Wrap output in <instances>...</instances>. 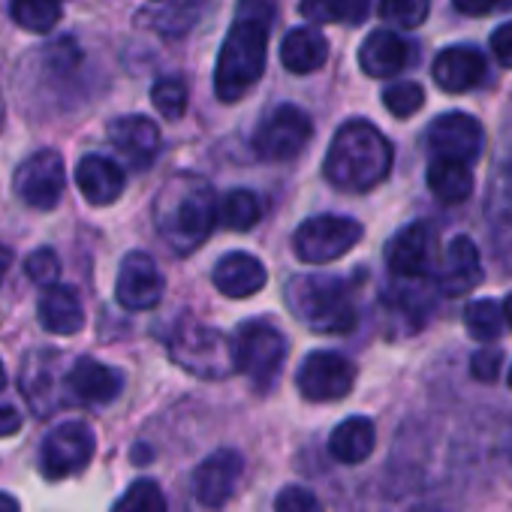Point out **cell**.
Instances as JSON below:
<instances>
[{
    "instance_id": "cb8c5ba5",
    "label": "cell",
    "mask_w": 512,
    "mask_h": 512,
    "mask_svg": "<svg viewBox=\"0 0 512 512\" xmlns=\"http://www.w3.org/2000/svg\"><path fill=\"white\" fill-rule=\"evenodd\" d=\"M329 58V40L317 28H293L281 43V61L290 73H314Z\"/></svg>"
},
{
    "instance_id": "8d00e7d4",
    "label": "cell",
    "mask_w": 512,
    "mask_h": 512,
    "mask_svg": "<svg viewBox=\"0 0 512 512\" xmlns=\"http://www.w3.org/2000/svg\"><path fill=\"white\" fill-rule=\"evenodd\" d=\"M500 365H503V353L497 350V347H482V350H476L473 353V359H470V374H473V380H479V383H494L497 380V374H500Z\"/></svg>"
},
{
    "instance_id": "f546056e",
    "label": "cell",
    "mask_w": 512,
    "mask_h": 512,
    "mask_svg": "<svg viewBox=\"0 0 512 512\" xmlns=\"http://www.w3.org/2000/svg\"><path fill=\"white\" fill-rule=\"evenodd\" d=\"M464 323H467V332H470L476 341H485V344H488V341L500 338L506 317H503V308H500L497 302L479 299V302H470V305H467Z\"/></svg>"
},
{
    "instance_id": "30bf717a",
    "label": "cell",
    "mask_w": 512,
    "mask_h": 512,
    "mask_svg": "<svg viewBox=\"0 0 512 512\" xmlns=\"http://www.w3.org/2000/svg\"><path fill=\"white\" fill-rule=\"evenodd\" d=\"M94 449H97V440L85 422L58 425L55 431H49L43 452H40L46 479H67V476L85 470L88 461L94 458Z\"/></svg>"
},
{
    "instance_id": "277c9868",
    "label": "cell",
    "mask_w": 512,
    "mask_h": 512,
    "mask_svg": "<svg viewBox=\"0 0 512 512\" xmlns=\"http://www.w3.org/2000/svg\"><path fill=\"white\" fill-rule=\"evenodd\" d=\"M293 314L320 335H344L356 326V308L347 287L329 275H299L287 287Z\"/></svg>"
},
{
    "instance_id": "7c38bea8",
    "label": "cell",
    "mask_w": 512,
    "mask_h": 512,
    "mask_svg": "<svg viewBox=\"0 0 512 512\" xmlns=\"http://www.w3.org/2000/svg\"><path fill=\"white\" fill-rule=\"evenodd\" d=\"M296 383H299V392L308 398V401H338L344 395H350L353 383H356V368L338 356V353H311L299 374H296Z\"/></svg>"
},
{
    "instance_id": "1f68e13d",
    "label": "cell",
    "mask_w": 512,
    "mask_h": 512,
    "mask_svg": "<svg viewBox=\"0 0 512 512\" xmlns=\"http://www.w3.org/2000/svg\"><path fill=\"white\" fill-rule=\"evenodd\" d=\"M151 103L163 118L178 121L187 109V85L181 79H160L151 88Z\"/></svg>"
},
{
    "instance_id": "3957f363",
    "label": "cell",
    "mask_w": 512,
    "mask_h": 512,
    "mask_svg": "<svg viewBox=\"0 0 512 512\" xmlns=\"http://www.w3.org/2000/svg\"><path fill=\"white\" fill-rule=\"evenodd\" d=\"M389 169H392V145L368 121H347L335 133L323 163L326 178L347 193L374 190L389 178Z\"/></svg>"
},
{
    "instance_id": "4316f807",
    "label": "cell",
    "mask_w": 512,
    "mask_h": 512,
    "mask_svg": "<svg viewBox=\"0 0 512 512\" xmlns=\"http://www.w3.org/2000/svg\"><path fill=\"white\" fill-rule=\"evenodd\" d=\"M220 223L232 232H247L260 223L263 217V205L250 190H229L220 199V211H217Z\"/></svg>"
},
{
    "instance_id": "ffe728a7",
    "label": "cell",
    "mask_w": 512,
    "mask_h": 512,
    "mask_svg": "<svg viewBox=\"0 0 512 512\" xmlns=\"http://www.w3.org/2000/svg\"><path fill=\"white\" fill-rule=\"evenodd\" d=\"M67 389L82 404H109L121 395L124 377L97 359H79L67 374Z\"/></svg>"
},
{
    "instance_id": "7402d4cb",
    "label": "cell",
    "mask_w": 512,
    "mask_h": 512,
    "mask_svg": "<svg viewBox=\"0 0 512 512\" xmlns=\"http://www.w3.org/2000/svg\"><path fill=\"white\" fill-rule=\"evenodd\" d=\"M407 64V43L392 31H371L359 49V67L371 79H389Z\"/></svg>"
},
{
    "instance_id": "ba28073f",
    "label": "cell",
    "mask_w": 512,
    "mask_h": 512,
    "mask_svg": "<svg viewBox=\"0 0 512 512\" xmlns=\"http://www.w3.org/2000/svg\"><path fill=\"white\" fill-rule=\"evenodd\" d=\"M64 187H67V166L64 157L52 148L22 160V166L13 175L16 196L37 211H52L61 202Z\"/></svg>"
},
{
    "instance_id": "9a60e30c",
    "label": "cell",
    "mask_w": 512,
    "mask_h": 512,
    "mask_svg": "<svg viewBox=\"0 0 512 512\" xmlns=\"http://www.w3.org/2000/svg\"><path fill=\"white\" fill-rule=\"evenodd\" d=\"M244 473V458L235 449H220L208 455L196 473H193V494L202 506L220 509L229 503V497L238 488V479Z\"/></svg>"
},
{
    "instance_id": "5bb4252c",
    "label": "cell",
    "mask_w": 512,
    "mask_h": 512,
    "mask_svg": "<svg viewBox=\"0 0 512 512\" xmlns=\"http://www.w3.org/2000/svg\"><path fill=\"white\" fill-rule=\"evenodd\" d=\"M437 250V232L431 223H410L395 232V238L386 244V263L398 278H422L425 269L434 260Z\"/></svg>"
},
{
    "instance_id": "7dc6e473",
    "label": "cell",
    "mask_w": 512,
    "mask_h": 512,
    "mask_svg": "<svg viewBox=\"0 0 512 512\" xmlns=\"http://www.w3.org/2000/svg\"><path fill=\"white\" fill-rule=\"evenodd\" d=\"M425 512H437V509H425Z\"/></svg>"
},
{
    "instance_id": "f35d334b",
    "label": "cell",
    "mask_w": 512,
    "mask_h": 512,
    "mask_svg": "<svg viewBox=\"0 0 512 512\" xmlns=\"http://www.w3.org/2000/svg\"><path fill=\"white\" fill-rule=\"evenodd\" d=\"M452 4H455V10L464 13V16H485V13H491L494 7L506 4V0H452Z\"/></svg>"
},
{
    "instance_id": "7bdbcfd3",
    "label": "cell",
    "mask_w": 512,
    "mask_h": 512,
    "mask_svg": "<svg viewBox=\"0 0 512 512\" xmlns=\"http://www.w3.org/2000/svg\"><path fill=\"white\" fill-rule=\"evenodd\" d=\"M503 317H506V323L512 326V293H509L506 302H503Z\"/></svg>"
},
{
    "instance_id": "f1b7e54d",
    "label": "cell",
    "mask_w": 512,
    "mask_h": 512,
    "mask_svg": "<svg viewBox=\"0 0 512 512\" xmlns=\"http://www.w3.org/2000/svg\"><path fill=\"white\" fill-rule=\"evenodd\" d=\"M299 13L317 25H335L341 19L359 25L368 13V0H302Z\"/></svg>"
},
{
    "instance_id": "d6986e66",
    "label": "cell",
    "mask_w": 512,
    "mask_h": 512,
    "mask_svg": "<svg viewBox=\"0 0 512 512\" xmlns=\"http://www.w3.org/2000/svg\"><path fill=\"white\" fill-rule=\"evenodd\" d=\"M431 76L446 94H464L485 79V58L470 46H449L434 58Z\"/></svg>"
},
{
    "instance_id": "83f0119b",
    "label": "cell",
    "mask_w": 512,
    "mask_h": 512,
    "mask_svg": "<svg viewBox=\"0 0 512 512\" xmlns=\"http://www.w3.org/2000/svg\"><path fill=\"white\" fill-rule=\"evenodd\" d=\"M10 16L28 34H49L61 22V0H13Z\"/></svg>"
},
{
    "instance_id": "5b68a950",
    "label": "cell",
    "mask_w": 512,
    "mask_h": 512,
    "mask_svg": "<svg viewBox=\"0 0 512 512\" xmlns=\"http://www.w3.org/2000/svg\"><path fill=\"white\" fill-rule=\"evenodd\" d=\"M169 356L187 374H196L202 380H223L232 371H238L235 344L226 335H220L217 329H208L199 323H181L172 332Z\"/></svg>"
},
{
    "instance_id": "484cf974",
    "label": "cell",
    "mask_w": 512,
    "mask_h": 512,
    "mask_svg": "<svg viewBox=\"0 0 512 512\" xmlns=\"http://www.w3.org/2000/svg\"><path fill=\"white\" fill-rule=\"evenodd\" d=\"M428 190L446 202V205H458L464 202L470 193H473V172L470 166L464 163H455V160H434L428 166Z\"/></svg>"
},
{
    "instance_id": "6da1fadb",
    "label": "cell",
    "mask_w": 512,
    "mask_h": 512,
    "mask_svg": "<svg viewBox=\"0 0 512 512\" xmlns=\"http://www.w3.org/2000/svg\"><path fill=\"white\" fill-rule=\"evenodd\" d=\"M275 13H278V0H238V19L232 22L223 40L214 70L217 100L235 103L263 79Z\"/></svg>"
},
{
    "instance_id": "603a6c76",
    "label": "cell",
    "mask_w": 512,
    "mask_h": 512,
    "mask_svg": "<svg viewBox=\"0 0 512 512\" xmlns=\"http://www.w3.org/2000/svg\"><path fill=\"white\" fill-rule=\"evenodd\" d=\"M40 323L46 332L52 335H76L82 332L85 326V311H82V302L79 296L70 290V287H49L40 299Z\"/></svg>"
},
{
    "instance_id": "ab89813d",
    "label": "cell",
    "mask_w": 512,
    "mask_h": 512,
    "mask_svg": "<svg viewBox=\"0 0 512 512\" xmlns=\"http://www.w3.org/2000/svg\"><path fill=\"white\" fill-rule=\"evenodd\" d=\"M22 428V416L13 407H0V437H10Z\"/></svg>"
},
{
    "instance_id": "bcb514c9",
    "label": "cell",
    "mask_w": 512,
    "mask_h": 512,
    "mask_svg": "<svg viewBox=\"0 0 512 512\" xmlns=\"http://www.w3.org/2000/svg\"><path fill=\"white\" fill-rule=\"evenodd\" d=\"M506 380H509V386H512V368H509V377H506Z\"/></svg>"
},
{
    "instance_id": "e0dca14e",
    "label": "cell",
    "mask_w": 512,
    "mask_h": 512,
    "mask_svg": "<svg viewBox=\"0 0 512 512\" xmlns=\"http://www.w3.org/2000/svg\"><path fill=\"white\" fill-rule=\"evenodd\" d=\"M211 281L229 299H250L266 287L269 272L260 260H256V256L235 250V253H226L223 260L214 266Z\"/></svg>"
},
{
    "instance_id": "9c48e42d",
    "label": "cell",
    "mask_w": 512,
    "mask_h": 512,
    "mask_svg": "<svg viewBox=\"0 0 512 512\" xmlns=\"http://www.w3.org/2000/svg\"><path fill=\"white\" fill-rule=\"evenodd\" d=\"M314 136L311 118L299 106H278L253 136V151L263 160L284 163L305 151V145Z\"/></svg>"
},
{
    "instance_id": "ee69618b",
    "label": "cell",
    "mask_w": 512,
    "mask_h": 512,
    "mask_svg": "<svg viewBox=\"0 0 512 512\" xmlns=\"http://www.w3.org/2000/svg\"><path fill=\"white\" fill-rule=\"evenodd\" d=\"M4 118H7V103H4V94H0V130H4Z\"/></svg>"
},
{
    "instance_id": "52a82bcc",
    "label": "cell",
    "mask_w": 512,
    "mask_h": 512,
    "mask_svg": "<svg viewBox=\"0 0 512 512\" xmlns=\"http://www.w3.org/2000/svg\"><path fill=\"white\" fill-rule=\"evenodd\" d=\"M362 238V223L353 217L320 214L305 220L293 235V250L308 266H326L350 253Z\"/></svg>"
},
{
    "instance_id": "e575fe53",
    "label": "cell",
    "mask_w": 512,
    "mask_h": 512,
    "mask_svg": "<svg viewBox=\"0 0 512 512\" xmlns=\"http://www.w3.org/2000/svg\"><path fill=\"white\" fill-rule=\"evenodd\" d=\"M25 272H28V278L34 281V284H40V287H55V281H58V275H61V263H58V256H55V250H49V247H40V250H34L31 256H28V263H25Z\"/></svg>"
},
{
    "instance_id": "d6a6232c",
    "label": "cell",
    "mask_w": 512,
    "mask_h": 512,
    "mask_svg": "<svg viewBox=\"0 0 512 512\" xmlns=\"http://www.w3.org/2000/svg\"><path fill=\"white\" fill-rule=\"evenodd\" d=\"M431 0H380V16L398 28H419L428 19Z\"/></svg>"
},
{
    "instance_id": "d4e9b609",
    "label": "cell",
    "mask_w": 512,
    "mask_h": 512,
    "mask_svg": "<svg viewBox=\"0 0 512 512\" xmlns=\"http://www.w3.org/2000/svg\"><path fill=\"white\" fill-rule=\"evenodd\" d=\"M374 440H377L374 422L365 416H350L332 431L329 452L341 464H362L374 452Z\"/></svg>"
},
{
    "instance_id": "8992f818",
    "label": "cell",
    "mask_w": 512,
    "mask_h": 512,
    "mask_svg": "<svg viewBox=\"0 0 512 512\" xmlns=\"http://www.w3.org/2000/svg\"><path fill=\"white\" fill-rule=\"evenodd\" d=\"M235 365L241 374H247V380L266 392L275 386L281 368H284V359H287V341L284 335L263 323V320H250L244 326H238L235 332Z\"/></svg>"
},
{
    "instance_id": "836d02e7",
    "label": "cell",
    "mask_w": 512,
    "mask_h": 512,
    "mask_svg": "<svg viewBox=\"0 0 512 512\" xmlns=\"http://www.w3.org/2000/svg\"><path fill=\"white\" fill-rule=\"evenodd\" d=\"M383 106L395 115V118H410L425 106V91L416 82H398L389 85L383 91Z\"/></svg>"
},
{
    "instance_id": "44dd1931",
    "label": "cell",
    "mask_w": 512,
    "mask_h": 512,
    "mask_svg": "<svg viewBox=\"0 0 512 512\" xmlns=\"http://www.w3.org/2000/svg\"><path fill=\"white\" fill-rule=\"evenodd\" d=\"M76 184L82 190V196L91 202V205H112L121 193H124V172L115 160L109 157H100V154H88L79 160V169H76Z\"/></svg>"
},
{
    "instance_id": "7a4b0ae2",
    "label": "cell",
    "mask_w": 512,
    "mask_h": 512,
    "mask_svg": "<svg viewBox=\"0 0 512 512\" xmlns=\"http://www.w3.org/2000/svg\"><path fill=\"white\" fill-rule=\"evenodd\" d=\"M220 205L208 181L196 175H178L163 184L154 202V223L160 238L175 253H193L214 229Z\"/></svg>"
},
{
    "instance_id": "60d3db41",
    "label": "cell",
    "mask_w": 512,
    "mask_h": 512,
    "mask_svg": "<svg viewBox=\"0 0 512 512\" xmlns=\"http://www.w3.org/2000/svg\"><path fill=\"white\" fill-rule=\"evenodd\" d=\"M10 266H13V250L0 244V284H4V278H7V272H10Z\"/></svg>"
},
{
    "instance_id": "74e56055",
    "label": "cell",
    "mask_w": 512,
    "mask_h": 512,
    "mask_svg": "<svg viewBox=\"0 0 512 512\" xmlns=\"http://www.w3.org/2000/svg\"><path fill=\"white\" fill-rule=\"evenodd\" d=\"M491 52L497 58L500 67L512 70V22L500 25L494 34H491Z\"/></svg>"
},
{
    "instance_id": "4dcf8cb0",
    "label": "cell",
    "mask_w": 512,
    "mask_h": 512,
    "mask_svg": "<svg viewBox=\"0 0 512 512\" xmlns=\"http://www.w3.org/2000/svg\"><path fill=\"white\" fill-rule=\"evenodd\" d=\"M112 512H166V500L157 482L139 479L124 491V497L115 503Z\"/></svg>"
},
{
    "instance_id": "f6af8a7d",
    "label": "cell",
    "mask_w": 512,
    "mask_h": 512,
    "mask_svg": "<svg viewBox=\"0 0 512 512\" xmlns=\"http://www.w3.org/2000/svg\"><path fill=\"white\" fill-rule=\"evenodd\" d=\"M7 386V371H4V362H0V389Z\"/></svg>"
},
{
    "instance_id": "ac0fdd59",
    "label": "cell",
    "mask_w": 512,
    "mask_h": 512,
    "mask_svg": "<svg viewBox=\"0 0 512 512\" xmlns=\"http://www.w3.org/2000/svg\"><path fill=\"white\" fill-rule=\"evenodd\" d=\"M109 139L136 169H148L154 163L157 151H160V130L145 115L115 118L109 124Z\"/></svg>"
},
{
    "instance_id": "b9f144b4",
    "label": "cell",
    "mask_w": 512,
    "mask_h": 512,
    "mask_svg": "<svg viewBox=\"0 0 512 512\" xmlns=\"http://www.w3.org/2000/svg\"><path fill=\"white\" fill-rule=\"evenodd\" d=\"M0 512H19V503L4 491H0Z\"/></svg>"
},
{
    "instance_id": "4fadbf2b",
    "label": "cell",
    "mask_w": 512,
    "mask_h": 512,
    "mask_svg": "<svg viewBox=\"0 0 512 512\" xmlns=\"http://www.w3.org/2000/svg\"><path fill=\"white\" fill-rule=\"evenodd\" d=\"M115 296L127 311H151L163 299V275L148 253L133 250L118 269Z\"/></svg>"
},
{
    "instance_id": "2e32d148",
    "label": "cell",
    "mask_w": 512,
    "mask_h": 512,
    "mask_svg": "<svg viewBox=\"0 0 512 512\" xmlns=\"http://www.w3.org/2000/svg\"><path fill=\"white\" fill-rule=\"evenodd\" d=\"M482 260L479 250L467 235H455L440 260L437 284L446 296H467L482 284Z\"/></svg>"
},
{
    "instance_id": "d590c367",
    "label": "cell",
    "mask_w": 512,
    "mask_h": 512,
    "mask_svg": "<svg viewBox=\"0 0 512 512\" xmlns=\"http://www.w3.org/2000/svg\"><path fill=\"white\" fill-rule=\"evenodd\" d=\"M275 512H323V503L314 491L302 485H287L275 500Z\"/></svg>"
},
{
    "instance_id": "8fae6325",
    "label": "cell",
    "mask_w": 512,
    "mask_h": 512,
    "mask_svg": "<svg viewBox=\"0 0 512 512\" xmlns=\"http://www.w3.org/2000/svg\"><path fill=\"white\" fill-rule=\"evenodd\" d=\"M428 148L437 160H455L470 166L479 160L485 148V130L473 115L464 112H446L428 127Z\"/></svg>"
}]
</instances>
